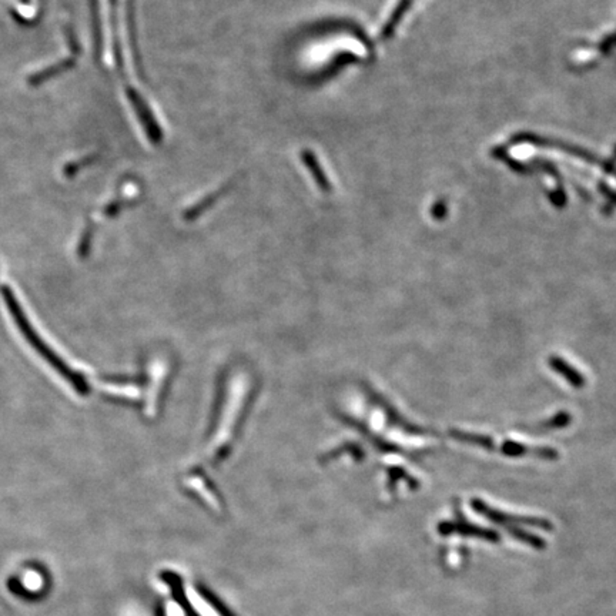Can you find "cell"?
Listing matches in <instances>:
<instances>
[{
  "mask_svg": "<svg viewBox=\"0 0 616 616\" xmlns=\"http://www.w3.org/2000/svg\"><path fill=\"white\" fill-rule=\"evenodd\" d=\"M127 95H128V99H130L131 105H133V107H135V110H136V113H138L143 127L146 128V133L149 135V139L153 143H160L161 142V130L157 126V121L154 120V117H153L150 109L147 107L146 102L133 89H128Z\"/></svg>",
  "mask_w": 616,
  "mask_h": 616,
  "instance_id": "obj_1",
  "label": "cell"
},
{
  "mask_svg": "<svg viewBox=\"0 0 616 616\" xmlns=\"http://www.w3.org/2000/svg\"><path fill=\"white\" fill-rule=\"evenodd\" d=\"M301 157H302L304 164H305L308 168L312 170V174H313V178H314L317 186H319L323 192L328 193V192L331 190V185H330L328 179H327V175L324 174V171H323L320 163L317 161L316 156H314L312 152L304 150L302 154H301Z\"/></svg>",
  "mask_w": 616,
  "mask_h": 616,
  "instance_id": "obj_2",
  "label": "cell"
},
{
  "mask_svg": "<svg viewBox=\"0 0 616 616\" xmlns=\"http://www.w3.org/2000/svg\"><path fill=\"white\" fill-rule=\"evenodd\" d=\"M227 190H230V186H225V187L220 189L218 192L213 193L211 196H208V197L203 199L201 201H199L193 208L186 211V218H197L201 213H204L207 208H210Z\"/></svg>",
  "mask_w": 616,
  "mask_h": 616,
  "instance_id": "obj_3",
  "label": "cell"
}]
</instances>
